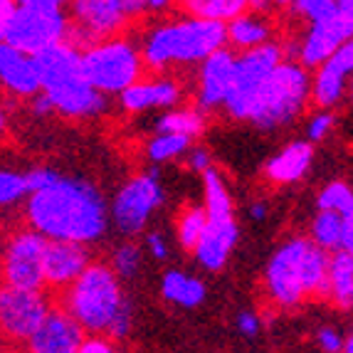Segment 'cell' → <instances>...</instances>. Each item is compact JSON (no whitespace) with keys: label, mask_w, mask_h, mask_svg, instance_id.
Listing matches in <instances>:
<instances>
[{"label":"cell","mask_w":353,"mask_h":353,"mask_svg":"<svg viewBox=\"0 0 353 353\" xmlns=\"http://www.w3.org/2000/svg\"><path fill=\"white\" fill-rule=\"evenodd\" d=\"M25 223L48 242H77L89 248L109 228V205L89 181L59 176L50 188L28 195Z\"/></svg>","instance_id":"1"},{"label":"cell","mask_w":353,"mask_h":353,"mask_svg":"<svg viewBox=\"0 0 353 353\" xmlns=\"http://www.w3.org/2000/svg\"><path fill=\"white\" fill-rule=\"evenodd\" d=\"M59 309H65L84 334L109 336L112 341L124 339L134 324V312L121 279L104 262H92L62 292Z\"/></svg>","instance_id":"2"},{"label":"cell","mask_w":353,"mask_h":353,"mask_svg":"<svg viewBox=\"0 0 353 353\" xmlns=\"http://www.w3.org/2000/svg\"><path fill=\"white\" fill-rule=\"evenodd\" d=\"M329 254L309 237H289L267 262L262 292L274 309H296L306 301L324 296Z\"/></svg>","instance_id":"3"},{"label":"cell","mask_w":353,"mask_h":353,"mask_svg":"<svg viewBox=\"0 0 353 353\" xmlns=\"http://www.w3.org/2000/svg\"><path fill=\"white\" fill-rule=\"evenodd\" d=\"M82 50L72 42H59L35 57L40 94L50 101L52 114L84 121L109 114V97L89 87L79 62Z\"/></svg>","instance_id":"4"},{"label":"cell","mask_w":353,"mask_h":353,"mask_svg":"<svg viewBox=\"0 0 353 353\" xmlns=\"http://www.w3.org/2000/svg\"><path fill=\"white\" fill-rule=\"evenodd\" d=\"M225 48V28L188 15L168 18L146 30L141 50L143 67L163 74L171 67L201 65L212 52Z\"/></svg>","instance_id":"5"},{"label":"cell","mask_w":353,"mask_h":353,"mask_svg":"<svg viewBox=\"0 0 353 353\" xmlns=\"http://www.w3.org/2000/svg\"><path fill=\"white\" fill-rule=\"evenodd\" d=\"M312 104V72L294 59H282L259 87L248 121L265 131L282 129L306 112Z\"/></svg>","instance_id":"6"},{"label":"cell","mask_w":353,"mask_h":353,"mask_svg":"<svg viewBox=\"0 0 353 353\" xmlns=\"http://www.w3.org/2000/svg\"><path fill=\"white\" fill-rule=\"evenodd\" d=\"M70 37V15L62 0H20L6 25V45L37 57Z\"/></svg>","instance_id":"7"},{"label":"cell","mask_w":353,"mask_h":353,"mask_svg":"<svg viewBox=\"0 0 353 353\" xmlns=\"http://www.w3.org/2000/svg\"><path fill=\"white\" fill-rule=\"evenodd\" d=\"M79 62H82V74L87 84L104 97H119L131 84L143 79V72H146L141 50L126 35L84 48Z\"/></svg>","instance_id":"8"},{"label":"cell","mask_w":353,"mask_h":353,"mask_svg":"<svg viewBox=\"0 0 353 353\" xmlns=\"http://www.w3.org/2000/svg\"><path fill=\"white\" fill-rule=\"evenodd\" d=\"M70 37L74 48L84 50L94 42L121 37L134 20L148 15L146 0H74L67 6Z\"/></svg>","instance_id":"9"},{"label":"cell","mask_w":353,"mask_h":353,"mask_svg":"<svg viewBox=\"0 0 353 353\" xmlns=\"http://www.w3.org/2000/svg\"><path fill=\"white\" fill-rule=\"evenodd\" d=\"M165 201L163 185L156 171H141L117 190L109 205V223L126 237H136L146 232L153 212Z\"/></svg>","instance_id":"10"},{"label":"cell","mask_w":353,"mask_h":353,"mask_svg":"<svg viewBox=\"0 0 353 353\" xmlns=\"http://www.w3.org/2000/svg\"><path fill=\"white\" fill-rule=\"evenodd\" d=\"M48 240L30 228L12 230L0 250V279L3 287L23 289V292H45V259Z\"/></svg>","instance_id":"11"},{"label":"cell","mask_w":353,"mask_h":353,"mask_svg":"<svg viewBox=\"0 0 353 353\" xmlns=\"http://www.w3.org/2000/svg\"><path fill=\"white\" fill-rule=\"evenodd\" d=\"M284 59V48L279 42H270L250 52L235 54V74H232V89L225 99V112L237 121H248L252 101L257 97L259 87L267 77L274 72V67Z\"/></svg>","instance_id":"12"},{"label":"cell","mask_w":353,"mask_h":353,"mask_svg":"<svg viewBox=\"0 0 353 353\" xmlns=\"http://www.w3.org/2000/svg\"><path fill=\"white\" fill-rule=\"evenodd\" d=\"M353 35V3L351 0H336L331 12L316 23H309L304 40L296 48V59L306 72L324 65L331 54H336L343 45L351 42Z\"/></svg>","instance_id":"13"},{"label":"cell","mask_w":353,"mask_h":353,"mask_svg":"<svg viewBox=\"0 0 353 353\" xmlns=\"http://www.w3.org/2000/svg\"><path fill=\"white\" fill-rule=\"evenodd\" d=\"M52 296L48 292L0 287V336L12 348H23L45 316L52 312Z\"/></svg>","instance_id":"14"},{"label":"cell","mask_w":353,"mask_h":353,"mask_svg":"<svg viewBox=\"0 0 353 353\" xmlns=\"http://www.w3.org/2000/svg\"><path fill=\"white\" fill-rule=\"evenodd\" d=\"M232 74H235V52L228 48L212 52L205 62L198 65L195 72V106L203 114L225 106V99L232 89Z\"/></svg>","instance_id":"15"},{"label":"cell","mask_w":353,"mask_h":353,"mask_svg":"<svg viewBox=\"0 0 353 353\" xmlns=\"http://www.w3.org/2000/svg\"><path fill=\"white\" fill-rule=\"evenodd\" d=\"M351 70L353 48L348 42L312 72V104L316 106V112H331L336 104H341V99L346 97Z\"/></svg>","instance_id":"16"},{"label":"cell","mask_w":353,"mask_h":353,"mask_svg":"<svg viewBox=\"0 0 353 353\" xmlns=\"http://www.w3.org/2000/svg\"><path fill=\"white\" fill-rule=\"evenodd\" d=\"M84 336L87 334L65 309L52 306L35 334L25 341L23 353H77Z\"/></svg>","instance_id":"17"},{"label":"cell","mask_w":353,"mask_h":353,"mask_svg":"<svg viewBox=\"0 0 353 353\" xmlns=\"http://www.w3.org/2000/svg\"><path fill=\"white\" fill-rule=\"evenodd\" d=\"M183 99V87L173 77H143L119 94V106L126 114H143L151 109H173Z\"/></svg>","instance_id":"18"},{"label":"cell","mask_w":353,"mask_h":353,"mask_svg":"<svg viewBox=\"0 0 353 353\" xmlns=\"http://www.w3.org/2000/svg\"><path fill=\"white\" fill-rule=\"evenodd\" d=\"M89 265H92V252H89L87 245H77V242H48L45 259H42L45 289L65 292Z\"/></svg>","instance_id":"19"},{"label":"cell","mask_w":353,"mask_h":353,"mask_svg":"<svg viewBox=\"0 0 353 353\" xmlns=\"http://www.w3.org/2000/svg\"><path fill=\"white\" fill-rule=\"evenodd\" d=\"M0 87L15 99H32L40 94V77H37L35 57L0 45Z\"/></svg>","instance_id":"20"},{"label":"cell","mask_w":353,"mask_h":353,"mask_svg":"<svg viewBox=\"0 0 353 353\" xmlns=\"http://www.w3.org/2000/svg\"><path fill=\"white\" fill-rule=\"evenodd\" d=\"M272 37H274V23L270 20V15L252 10V8H248L242 15L225 25V48L235 54L270 45L274 42Z\"/></svg>","instance_id":"21"},{"label":"cell","mask_w":353,"mask_h":353,"mask_svg":"<svg viewBox=\"0 0 353 353\" xmlns=\"http://www.w3.org/2000/svg\"><path fill=\"white\" fill-rule=\"evenodd\" d=\"M240 230L235 220H225V223H208L205 232L201 235L198 245L193 248V254L198 265L208 272H218L228 265L230 254L235 250Z\"/></svg>","instance_id":"22"},{"label":"cell","mask_w":353,"mask_h":353,"mask_svg":"<svg viewBox=\"0 0 353 353\" xmlns=\"http://www.w3.org/2000/svg\"><path fill=\"white\" fill-rule=\"evenodd\" d=\"M314 163V146L309 141H292L279 148L265 163V178L272 185H292L309 173Z\"/></svg>","instance_id":"23"},{"label":"cell","mask_w":353,"mask_h":353,"mask_svg":"<svg viewBox=\"0 0 353 353\" xmlns=\"http://www.w3.org/2000/svg\"><path fill=\"white\" fill-rule=\"evenodd\" d=\"M309 240L321 252H351L353 248V218H341L334 212H316L309 230Z\"/></svg>","instance_id":"24"},{"label":"cell","mask_w":353,"mask_h":353,"mask_svg":"<svg viewBox=\"0 0 353 353\" xmlns=\"http://www.w3.org/2000/svg\"><path fill=\"white\" fill-rule=\"evenodd\" d=\"M324 299L339 309H351L353 304V254L334 252L326 262Z\"/></svg>","instance_id":"25"},{"label":"cell","mask_w":353,"mask_h":353,"mask_svg":"<svg viewBox=\"0 0 353 353\" xmlns=\"http://www.w3.org/2000/svg\"><path fill=\"white\" fill-rule=\"evenodd\" d=\"M161 294H163L165 301H171L176 306L195 309L205 301L208 289L198 277H190L181 270H168L161 277Z\"/></svg>","instance_id":"26"},{"label":"cell","mask_w":353,"mask_h":353,"mask_svg":"<svg viewBox=\"0 0 353 353\" xmlns=\"http://www.w3.org/2000/svg\"><path fill=\"white\" fill-rule=\"evenodd\" d=\"M203 195H205V203H203V210L208 215V223H225V220H235L232 212V195H230L228 183H225L223 173L218 168H208L203 173Z\"/></svg>","instance_id":"27"},{"label":"cell","mask_w":353,"mask_h":353,"mask_svg":"<svg viewBox=\"0 0 353 353\" xmlns=\"http://www.w3.org/2000/svg\"><path fill=\"white\" fill-rule=\"evenodd\" d=\"M176 8L188 18L205 20V23H215L225 28L230 20H235L237 15L248 10L250 3L248 0H185V3H178Z\"/></svg>","instance_id":"28"},{"label":"cell","mask_w":353,"mask_h":353,"mask_svg":"<svg viewBox=\"0 0 353 353\" xmlns=\"http://www.w3.org/2000/svg\"><path fill=\"white\" fill-rule=\"evenodd\" d=\"M205 129V114L198 106H173L156 119V134H176L193 141Z\"/></svg>","instance_id":"29"},{"label":"cell","mask_w":353,"mask_h":353,"mask_svg":"<svg viewBox=\"0 0 353 353\" xmlns=\"http://www.w3.org/2000/svg\"><path fill=\"white\" fill-rule=\"evenodd\" d=\"M205 228H208V215H205V210H203V205H198V203L185 205L176 218L178 245H181L183 250H190V252H193V248L198 245V240H201V235L205 232Z\"/></svg>","instance_id":"30"},{"label":"cell","mask_w":353,"mask_h":353,"mask_svg":"<svg viewBox=\"0 0 353 353\" xmlns=\"http://www.w3.org/2000/svg\"><path fill=\"white\" fill-rule=\"evenodd\" d=\"M319 212H334L341 218H353V193L346 181L326 183L321 193L316 195Z\"/></svg>","instance_id":"31"},{"label":"cell","mask_w":353,"mask_h":353,"mask_svg":"<svg viewBox=\"0 0 353 353\" xmlns=\"http://www.w3.org/2000/svg\"><path fill=\"white\" fill-rule=\"evenodd\" d=\"M190 151V139L176 134H156L146 143V159L151 163H165V161H176Z\"/></svg>","instance_id":"32"},{"label":"cell","mask_w":353,"mask_h":353,"mask_svg":"<svg viewBox=\"0 0 353 353\" xmlns=\"http://www.w3.org/2000/svg\"><path fill=\"white\" fill-rule=\"evenodd\" d=\"M143 265V250L141 245H136L134 240H126L121 245H117L109 259V270L117 274L119 279H131L139 274Z\"/></svg>","instance_id":"33"},{"label":"cell","mask_w":353,"mask_h":353,"mask_svg":"<svg viewBox=\"0 0 353 353\" xmlns=\"http://www.w3.org/2000/svg\"><path fill=\"white\" fill-rule=\"evenodd\" d=\"M28 181L23 171L15 168H0V208H12L28 201Z\"/></svg>","instance_id":"34"},{"label":"cell","mask_w":353,"mask_h":353,"mask_svg":"<svg viewBox=\"0 0 353 353\" xmlns=\"http://www.w3.org/2000/svg\"><path fill=\"white\" fill-rule=\"evenodd\" d=\"M336 6V0H296V3H292V10H294V15H299V18H304L306 23H316V20H321L326 15V12H331Z\"/></svg>","instance_id":"35"},{"label":"cell","mask_w":353,"mask_h":353,"mask_svg":"<svg viewBox=\"0 0 353 353\" xmlns=\"http://www.w3.org/2000/svg\"><path fill=\"white\" fill-rule=\"evenodd\" d=\"M334 126H336L334 112H316V114H312L309 124H306V136H309V143H312V141H324L326 136L334 131Z\"/></svg>","instance_id":"36"},{"label":"cell","mask_w":353,"mask_h":353,"mask_svg":"<svg viewBox=\"0 0 353 353\" xmlns=\"http://www.w3.org/2000/svg\"><path fill=\"white\" fill-rule=\"evenodd\" d=\"M59 178V173L50 165H35V168H30L25 173V181H28V190L30 193H37V190H45L50 188L54 181Z\"/></svg>","instance_id":"37"},{"label":"cell","mask_w":353,"mask_h":353,"mask_svg":"<svg viewBox=\"0 0 353 353\" xmlns=\"http://www.w3.org/2000/svg\"><path fill=\"white\" fill-rule=\"evenodd\" d=\"M316 343L324 353H341L343 343H346V336L336 329V326H321L316 331Z\"/></svg>","instance_id":"38"},{"label":"cell","mask_w":353,"mask_h":353,"mask_svg":"<svg viewBox=\"0 0 353 353\" xmlns=\"http://www.w3.org/2000/svg\"><path fill=\"white\" fill-rule=\"evenodd\" d=\"M77 353H119L117 351V343L109 339V336H94V334H87L77 348Z\"/></svg>","instance_id":"39"},{"label":"cell","mask_w":353,"mask_h":353,"mask_svg":"<svg viewBox=\"0 0 353 353\" xmlns=\"http://www.w3.org/2000/svg\"><path fill=\"white\" fill-rule=\"evenodd\" d=\"M235 326L242 336H250V339H252V336H257L259 331H262V319L254 312H240L235 319Z\"/></svg>","instance_id":"40"},{"label":"cell","mask_w":353,"mask_h":353,"mask_svg":"<svg viewBox=\"0 0 353 353\" xmlns=\"http://www.w3.org/2000/svg\"><path fill=\"white\" fill-rule=\"evenodd\" d=\"M146 250L148 254H151L153 259H159V262H163L165 257H168V240L163 237V232H148L146 235Z\"/></svg>","instance_id":"41"},{"label":"cell","mask_w":353,"mask_h":353,"mask_svg":"<svg viewBox=\"0 0 353 353\" xmlns=\"http://www.w3.org/2000/svg\"><path fill=\"white\" fill-rule=\"evenodd\" d=\"M188 156V165L193 168L195 173H205L208 168H212V163H210V153L205 151V148H193V151H188L185 153Z\"/></svg>","instance_id":"42"},{"label":"cell","mask_w":353,"mask_h":353,"mask_svg":"<svg viewBox=\"0 0 353 353\" xmlns=\"http://www.w3.org/2000/svg\"><path fill=\"white\" fill-rule=\"evenodd\" d=\"M30 104H32V112H35L37 117H48V114H52V106H50V101L45 99L42 94L32 97V99H30Z\"/></svg>","instance_id":"43"},{"label":"cell","mask_w":353,"mask_h":353,"mask_svg":"<svg viewBox=\"0 0 353 353\" xmlns=\"http://www.w3.org/2000/svg\"><path fill=\"white\" fill-rule=\"evenodd\" d=\"M265 215H267L265 203H252V205H250V218H252V220H262Z\"/></svg>","instance_id":"44"},{"label":"cell","mask_w":353,"mask_h":353,"mask_svg":"<svg viewBox=\"0 0 353 353\" xmlns=\"http://www.w3.org/2000/svg\"><path fill=\"white\" fill-rule=\"evenodd\" d=\"M12 8H15V0H0V20L10 18Z\"/></svg>","instance_id":"45"},{"label":"cell","mask_w":353,"mask_h":353,"mask_svg":"<svg viewBox=\"0 0 353 353\" xmlns=\"http://www.w3.org/2000/svg\"><path fill=\"white\" fill-rule=\"evenodd\" d=\"M6 131H8V117H6V112L0 109V139L6 136Z\"/></svg>","instance_id":"46"},{"label":"cell","mask_w":353,"mask_h":353,"mask_svg":"<svg viewBox=\"0 0 353 353\" xmlns=\"http://www.w3.org/2000/svg\"><path fill=\"white\" fill-rule=\"evenodd\" d=\"M6 25H8V20H0V45L6 42Z\"/></svg>","instance_id":"47"},{"label":"cell","mask_w":353,"mask_h":353,"mask_svg":"<svg viewBox=\"0 0 353 353\" xmlns=\"http://www.w3.org/2000/svg\"><path fill=\"white\" fill-rule=\"evenodd\" d=\"M341 353H353V341L351 336H346V343H343V351Z\"/></svg>","instance_id":"48"}]
</instances>
